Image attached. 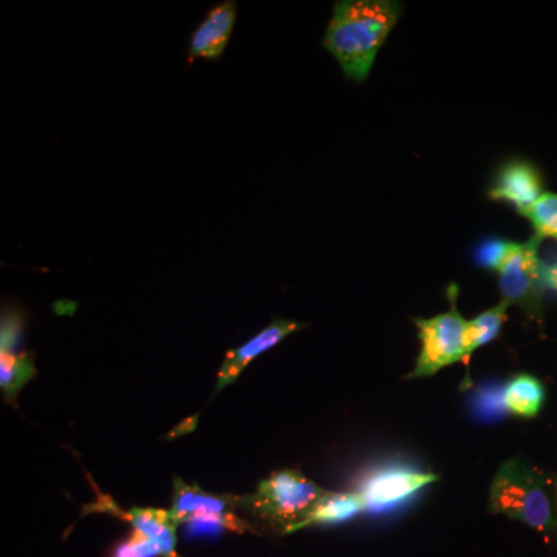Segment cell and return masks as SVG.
<instances>
[{
	"label": "cell",
	"instance_id": "cell-15",
	"mask_svg": "<svg viewBox=\"0 0 557 557\" xmlns=\"http://www.w3.org/2000/svg\"><path fill=\"white\" fill-rule=\"evenodd\" d=\"M36 375L30 355L0 354V386L9 401L14 403L22 386Z\"/></svg>",
	"mask_w": 557,
	"mask_h": 557
},
{
	"label": "cell",
	"instance_id": "cell-19",
	"mask_svg": "<svg viewBox=\"0 0 557 557\" xmlns=\"http://www.w3.org/2000/svg\"><path fill=\"white\" fill-rule=\"evenodd\" d=\"M20 339V322L11 318H3L2 322V351H10Z\"/></svg>",
	"mask_w": 557,
	"mask_h": 557
},
{
	"label": "cell",
	"instance_id": "cell-2",
	"mask_svg": "<svg viewBox=\"0 0 557 557\" xmlns=\"http://www.w3.org/2000/svg\"><path fill=\"white\" fill-rule=\"evenodd\" d=\"M490 512L525 523L544 536H555V480L548 479L544 472L522 458H511L498 468L491 483Z\"/></svg>",
	"mask_w": 557,
	"mask_h": 557
},
{
	"label": "cell",
	"instance_id": "cell-1",
	"mask_svg": "<svg viewBox=\"0 0 557 557\" xmlns=\"http://www.w3.org/2000/svg\"><path fill=\"white\" fill-rule=\"evenodd\" d=\"M395 0H339L324 36V49L338 61L344 75L364 83L388 35L401 17Z\"/></svg>",
	"mask_w": 557,
	"mask_h": 557
},
{
	"label": "cell",
	"instance_id": "cell-18",
	"mask_svg": "<svg viewBox=\"0 0 557 557\" xmlns=\"http://www.w3.org/2000/svg\"><path fill=\"white\" fill-rule=\"evenodd\" d=\"M113 557H161L159 545L134 531L126 542L116 548Z\"/></svg>",
	"mask_w": 557,
	"mask_h": 557
},
{
	"label": "cell",
	"instance_id": "cell-11",
	"mask_svg": "<svg viewBox=\"0 0 557 557\" xmlns=\"http://www.w3.org/2000/svg\"><path fill=\"white\" fill-rule=\"evenodd\" d=\"M129 520L134 531L156 542L160 547L161 557H177V522L172 519L170 511L153 508H134L121 516Z\"/></svg>",
	"mask_w": 557,
	"mask_h": 557
},
{
	"label": "cell",
	"instance_id": "cell-8",
	"mask_svg": "<svg viewBox=\"0 0 557 557\" xmlns=\"http://www.w3.org/2000/svg\"><path fill=\"white\" fill-rule=\"evenodd\" d=\"M438 478L428 472L410 471V469H386L366 479L359 487V496L364 500L366 508L380 509L405 500L421 487L437 482Z\"/></svg>",
	"mask_w": 557,
	"mask_h": 557
},
{
	"label": "cell",
	"instance_id": "cell-9",
	"mask_svg": "<svg viewBox=\"0 0 557 557\" xmlns=\"http://www.w3.org/2000/svg\"><path fill=\"white\" fill-rule=\"evenodd\" d=\"M306 325L299 324V322L276 318L262 332L258 333L255 338L249 339L248 343L236 348V350L228 351L218 373L215 394L233 384L252 359L258 358L263 351H269L270 348L277 346L281 341L287 338L292 333L299 332Z\"/></svg>",
	"mask_w": 557,
	"mask_h": 557
},
{
	"label": "cell",
	"instance_id": "cell-17",
	"mask_svg": "<svg viewBox=\"0 0 557 557\" xmlns=\"http://www.w3.org/2000/svg\"><path fill=\"white\" fill-rule=\"evenodd\" d=\"M516 242L504 239V237H491L482 240L474 251L475 265L486 271H497L507 262Z\"/></svg>",
	"mask_w": 557,
	"mask_h": 557
},
{
	"label": "cell",
	"instance_id": "cell-20",
	"mask_svg": "<svg viewBox=\"0 0 557 557\" xmlns=\"http://www.w3.org/2000/svg\"><path fill=\"white\" fill-rule=\"evenodd\" d=\"M544 282L557 293V265H544Z\"/></svg>",
	"mask_w": 557,
	"mask_h": 557
},
{
	"label": "cell",
	"instance_id": "cell-14",
	"mask_svg": "<svg viewBox=\"0 0 557 557\" xmlns=\"http://www.w3.org/2000/svg\"><path fill=\"white\" fill-rule=\"evenodd\" d=\"M368 511L364 500L359 496L358 491L354 493H333L330 491L327 497L322 500L317 511L298 528L311 525H325V523H339L355 518L359 512Z\"/></svg>",
	"mask_w": 557,
	"mask_h": 557
},
{
	"label": "cell",
	"instance_id": "cell-6",
	"mask_svg": "<svg viewBox=\"0 0 557 557\" xmlns=\"http://www.w3.org/2000/svg\"><path fill=\"white\" fill-rule=\"evenodd\" d=\"M545 190V178L537 164L527 159H509L498 166L493 185L486 197L493 201L507 203L519 215L528 211Z\"/></svg>",
	"mask_w": 557,
	"mask_h": 557
},
{
	"label": "cell",
	"instance_id": "cell-16",
	"mask_svg": "<svg viewBox=\"0 0 557 557\" xmlns=\"http://www.w3.org/2000/svg\"><path fill=\"white\" fill-rule=\"evenodd\" d=\"M522 218L533 226V236L557 242V193H545Z\"/></svg>",
	"mask_w": 557,
	"mask_h": 557
},
{
	"label": "cell",
	"instance_id": "cell-21",
	"mask_svg": "<svg viewBox=\"0 0 557 557\" xmlns=\"http://www.w3.org/2000/svg\"><path fill=\"white\" fill-rule=\"evenodd\" d=\"M556 494H557V478L555 479Z\"/></svg>",
	"mask_w": 557,
	"mask_h": 557
},
{
	"label": "cell",
	"instance_id": "cell-7",
	"mask_svg": "<svg viewBox=\"0 0 557 557\" xmlns=\"http://www.w3.org/2000/svg\"><path fill=\"white\" fill-rule=\"evenodd\" d=\"M242 497L218 496L200 490L199 486L188 485L182 479L174 480V497L170 509L172 519L180 523L211 522L219 525L237 528L233 525L234 516L230 509L240 507Z\"/></svg>",
	"mask_w": 557,
	"mask_h": 557
},
{
	"label": "cell",
	"instance_id": "cell-10",
	"mask_svg": "<svg viewBox=\"0 0 557 557\" xmlns=\"http://www.w3.org/2000/svg\"><path fill=\"white\" fill-rule=\"evenodd\" d=\"M236 14L237 3L234 0H226L209 11L207 20L201 22L190 36V57L209 61L219 60L233 35Z\"/></svg>",
	"mask_w": 557,
	"mask_h": 557
},
{
	"label": "cell",
	"instance_id": "cell-5",
	"mask_svg": "<svg viewBox=\"0 0 557 557\" xmlns=\"http://www.w3.org/2000/svg\"><path fill=\"white\" fill-rule=\"evenodd\" d=\"M544 240L533 236L527 242H516L507 262L497 271L502 299L519 307L528 318L544 322V263L539 248Z\"/></svg>",
	"mask_w": 557,
	"mask_h": 557
},
{
	"label": "cell",
	"instance_id": "cell-3",
	"mask_svg": "<svg viewBox=\"0 0 557 557\" xmlns=\"http://www.w3.org/2000/svg\"><path fill=\"white\" fill-rule=\"evenodd\" d=\"M329 494L330 491L311 482L298 469H282L263 480L252 496L242 497L240 507L292 533L317 511Z\"/></svg>",
	"mask_w": 557,
	"mask_h": 557
},
{
	"label": "cell",
	"instance_id": "cell-4",
	"mask_svg": "<svg viewBox=\"0 0 557 557\" xmlns=\"http://www.w3.org/2000/svg\"><path fill=\"white\" fill-rule=\"evenodd\" d=\"M449 302L446 313L410 318L418 330L421 350L416 368L406 375V380L429 379L450 364L465 361L468 321L458 311L456 287L449 292Z\"/></svg>",
	"mask_w": 557,
	"mask_h": 557
},
{
	"label": "cell",
	"instance_id": "cell-12",
	"mask_svg": "<svg viewBox=\"0 0 557 557\" xmlns=\"http://www.w3.org/2000/svg\"><path fill=\"white\" fill-rule=\"evenodd\" d=\"M547 398L544 383L530 373H520L508 381L504 391L505 408L511 416L533 420L542 412Z\"/></svg>",
	"mask_w": 557,
	"mask_h": 557
},
{
	"label": "cell",
	"instance_id": "cell-13",
	"mask_svg": "<svg viewBox=\"0 0 557 557\" xmlns=\"http://www.w3.org/2000/svg\"><path fill=\"white\" fill-rule=\"evenodd\" d=\"M507 300L502 299L493 309L483 311L479 317L468 321L467 327V350H465V364H469V358L472 357L475 350L486 344L493 343L500 336L502 329H504L505 321L509 309Z\"/></svg>",
	"mask_w": 557,
	"mask_h": 557
}]
</instances>
